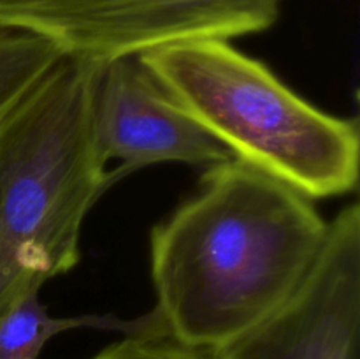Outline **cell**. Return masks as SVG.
Wrapping results in <instances>:
<instances>
[{"label": "cell", "instance_id": "cell-1", "mask_svg": "<svg viewBox=\"0 0 360 359\" xmlns=\"http://www.w3.org/2000/svg\"><path fill=\"white\" fill-rule=\"evenodd\" d=\"M327 231L315 201L287 183L236 157L210 165L151 229L155 315L178 344L220 351L290 298Z\"/></svg>", "mask_w": 360, "mask_h": 359}, {"label": "cell", "instance_id": "cell-2", "mask_svg": "<svg viewBox=\"0 0 360 359\" xmlns=\"http://www.w3.org/2000/svg\"><path fill=\"white\" fill-rule=\"evenodd\" d=\"M102 63L65 56L0 122V313L79 263L112 185L95 127Z\"/></svg>", "mask_w": 360, "mask_h": 359}, {"label": "cell", "instance_id": "cell-3", "mask_svg": "<svg viewBox=\"0 0 360 359\" xmlns=\"http://www.w3.org/2000/svg\"><path fill=\"white\" fill-rule=\"evenodd\" d=\"M139 58L172 101L239 160L313 201L357 189V120L313 106L229 41H186Z\"/></svg>", "mask_w": 360, "mask_h": 359}, {"label": "cell", "instance_id": "cell-4", "mask_svg": "<svg viewBox=\"0 0 360 359\" xmlns=\"http://www.w3.org/2000/svg\"><path fill=\"white\" fill-rule=\"evenodd\" d=\"M283 0H0V30L51 41L65 56L109 63L199 39L259 34Z\"/></svg>", "mask_w": 360, "mask_h": 359}, {"label": "cell", "instance_id": "cell-5", "mask_svg": "<svg viewBox=\"0 0 360 359\" xmlns=\"http://www.w3.org/2000/svg\"><path fill=\"white\" fill-rule=\"evenodd\" d=\"M360 204L329 222L326 243L290 298L211 359H359Z\"/></svg>", "mask_w": 360, "mask_h": 359}, {"label": "cell", "instance_id": "cell-6", "mask_svg": "<svg viewBox=\"0 0 360 359\" xmlns=\"http://www.w3.org/2000/svg\"><path fill=\"white\" fill-rule=\"evenodd\" d=\"M95 127L105 162H122L111 171L112 183L162 162L210 168L234 158L172 101L139 56L102 65Z\"/></svg>", "mask_w": 360, "mask_h": 359}, {"label": "cell", "instance_id": "cell-7", "mask_svg": "<svg viewBox=\"0 0 360 359\" xmlns=\"http://www.w3.org/2000/svg\"><path fill=\"white\" fill-rule=\"evenodd\" d=\"M74 329L111 331L123 336L165 333L153 310L137 319L111 313L55 317L42 305L39 292H30L0 313V359H39L51 338Z\"/></svg>", "mask_w": 360, "mask_h": 359}, {"label": "cell", "instance_id": "cell-8", "mask_svg": "<svg viewBox=\"0 0 360 359\" xmlns=\"http://www.w3.org/2000/svg\"><path fill=\"white\" fill-rule=\"evenodd\" d=\"M65 58L48 39L0 30V122Z\"/></svg>", "mask_w": 360, "mask_h": 359}, {"label": "cell", "instance_id": "cell-9", "mask_svg": "<svg viewBox=\"0 0 360 359\" xmlns=\"http://www.w3.org/2000/svg\"><path fill=\"white\" fill-rule=\"evenodd\" d=\"M90 359H211V355L178 344L167 333H146L123 336Z\"/></svg>", "mask_w": 360, "mask_h": 359}]
</instances>
